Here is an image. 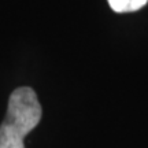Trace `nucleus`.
<instances>
[{"mask_svg":"<svg viewBox=\"0 0 148 148\" xmlns=\"http://www.w3.org/2000/svg\"><path fill=\"white\" fill-rule=\"evenodd\" d=\"M41 114V104L32 88L22 86L14 90L0 125V148H25L23 137L38 125Z\"/></svg>","mask_w":148,"mask_h":148,"instance_id":"1","label":"nucleus"},{"mask_svg":"<svg viewBox=\"0 0 148 148\" xmlns=\"http://www.w3.org/2000/svg\"><path fill=\"white\" fill-rule=\"evenodd\" d=\"M107 1L111 10H114L118 14L138 11L148 3V0H107Z\"/></svg>","mask_w":148,"mask_h":148,"instance_id":"2","label":"nucleus"}]
</instances>
